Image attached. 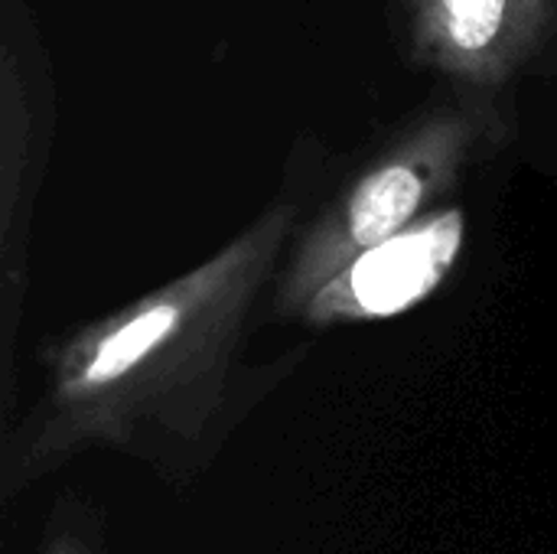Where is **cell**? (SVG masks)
<instances>
[{"mask_svg": "<svg viewBox=\"0 0 557 554\" xmlns=\"http://www.w3.org/2000/svg\"><path fill=\"white\" fill-rule=\"evenodd\" d=\"M3 124H0V317H3V411L13 405V346L26 300L29 219L49 153V111L39 101L26 52L3 42Z\"/></svg>", "mask_w": 557, "mask_h": 554, "instance_id": "obj_5", "label": "cell"}, {"mask_svg": "<svg viewBox=\"0 0 557 554\" xmlns=\"http://www.w3.org/2000/svg\"><path fill=\"white\" fill-rule=\"evenodd\" d=\"M509 137L512 108L503 91L454 88L418 111L297 238L277 287V310L300 317L317 291L352 258L424 219L428 206L473 160Z\"/></svg>", "mask_w": 557, "mask_h": 554, "instance_id": "obj_2", "label": "cell"}, {"mask_svg": "<svg viewBox=\"0 0 557 554\" xmlns=\"http://www.w3.org/2000/svg\"><path fill=\"white\" fill-rule=\"evenodd\" d=\"M294 222L281 199L193 271L59 340L36 405L3 441V500L85 451L173 467L206 447L235 408L248 323Z\"/></svg>", "mask_w": 557, "mask_h": 554, "instance_id": "obj_1", "label": "cell"}, {"mask_svg": "<svg viewBox=\"0 0 557 554\" xmlns=\"http://www.w3.org/2000/svg\"><path fill=\"white\" fill-rule=\"evenodd\" d=\"M463 238L467 216L460 206L431 209L411 229L352 258L317 291L300 317L313 327L401 317L450 278L463 251Z\"/></svg>", "mask_w": 557, "mask_h": 554, "instance_id": "obj_4", "label": "cell"}, {"mask_svg": "<svg viewBox=\"0 0 557 554\" xmlns=\"http://www.w3.org/2000/svg\"><path fill=\"white\" fill-rule=\"evenodd\" d=\"M405 59L467 91H503L552 46L557 0H395Z\"/></svg>", "mask_w": 557, "mask_h": 554, "instance_id": "obj_3", "label": "cell"}]
</instances>
